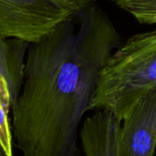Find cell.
I'll list each match as a JSON object with an SVG mask.
<instances>
[{
  "instance_id": "cell-3",
  "label": "cell",
  "mask_w": 156,
  "mask_h": 156,
  "mask_svg": "<svg viewBox=\"0 0 156 156\" xmlns=\"http://www.w3.org/2000/svg\"><path fill=\"white\" fill-rule=\"evenodd\" d=\"M75 14L64 0H0V36L31 44Z\"/></svg>"
},
{
  "instance_id": "cell-1",
  "label": "cell",
  "mask_w": 156,
  "mask_h": 156,
  "mask_svg": "<svg viewBox=\"0 0 156 156\" xmlns=\"http://www.w3.org/2000/svg\"><path fill=\"white\" fill-rule=\"evenodd\" d=\"M121 41L109 16L93 4L29 45L11 107L13 137L23 156H80V121Z\"/></svg>"
},
{
  "instance_id": "cell-7",
  "label": "cell",
  "mask_w": 156,
  "mask_h": 156,
  "mask_svg": "<svg viewBox=\"0 0 156 156\" xmlns=\"http://www.w3.org/2000/svg\"><path fill=\"white\" fill-rule=\"evenodd\" d=\"M114 3L140 24H156V0H114Z\"/></svg>"
},
{
  "instance_id": "cell-8",
  "label": "cell",
  "mask_w": 156,
  "mask_h": 156,
  "mask_svg": "<svg viewBox=\"0 0 156 156\" xmlns=\"http://www.w3.org/2000/svg\"><path fill=\"white\" fill-rule=\"evenodd\" d=\"M64 1H66L76 13H79L86 9L90 5H93L95 0H64Z\"/></svg>"
},
{
  "instance_id": "cell-2",
  "label": "cell",
  "mask_w": 156,
  "mask_h": 156,
  "mask_svg": "<svg viewBox=\"0 0 156 156\" xmlns=\"http://www.w3.org/2000/svg\"><path fill=\"white\" fill-rule=\"evenodd\" d=\"M156 86V29L134 34L102 69L90 111L112 112L122 124L134 104Z\"/></svg>"
},
{
  "instance_id": "cell-5",
  "label": "cell",
  "mask_w": 156,
  "mask_h": 156,
  "mask_svg": "<svg viewBox=\"0 0 156 156\" xmlns=\"http://www.w3.org/2000/svg\"><path fill=\"white\" fill-rule=\"evenodd\" d=\"M121 123L105 110L87 117L80 132L86 156H119L118 143Z\"/></svg>"
},
{
  "instance_id": "cell-4",
  "label": "cell",
  "mask_w": 156,
  "mask_h": 156,
  "mask_svg": "<svg viewBox=\"0 0 156 156\" xmlns=\"http://www.w3.org/2000/svg\"><path fill=\"white\" fill-rule=\"evenodd\" d=\"M122 123L118 155L154 156L156 148V86L134 104Z\"/></svg>"
},
{
  "instance_id": "cell-6",
  "label": "cell",
  "mask_w": 156,
  "mask_h": 156,
  "mask_svg": "<svg viewBox=\"0 0 156 156\" xmlns=\"http://www.w3.org/2000/svg\"><path fill=\"white\" fill-rule=\"evenodd\" d=\"M30 44L0 36V78L7 86L10 109L16 101L24 80L26 57Z\"/></svg>"
}]
</instances>
